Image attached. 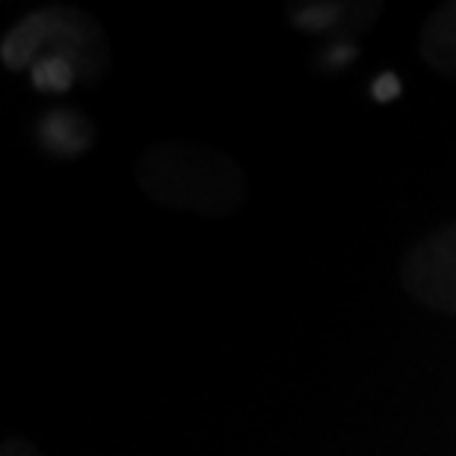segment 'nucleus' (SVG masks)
Wrapping results in <instances>:
<instances>
[{
    "mask_svg": "<svg viewBox=\"0 0 456 456\" xmlns=\"http://www.w3.org/2000/svg\"><path fill=\"white\" fill-rule=\"evenodd\" d=\"M406 294L433 312L456 317V223L415 243L400 267Z\"/></svg>",
    "mask_w": 456,
    "mask_h": 456,
    "instance_id": "7ed1b4c3",
    "label": "nucleus"
},
{
    "mask_svg": "<svg viewBox=\"0 0 456 456\" xmlns=\"http://www.w3.org/2000/svg\"><path fill=\"white\" fill-rule=\"evenodd\" d=\"M4 66L33 69L42 57L71 62L80 80L95 84L107 71V39L93 18L69 6H42L24 15L0 45Z\"/></svg>",
    "mask_w": 456,
    "mask_h": 456,
    "instance_id": "f03ea898",
    "label": "nucleus"
},
{
    "mask_svg": "<svg viewBox=\"0 0 456 456\" xmlns=\"http://www.w3.org/2000/svg\"><path fill=\"white\" fill-rule=\"evenodd\" d=\"M421 57L430 69L456 77V0L453 4H442L424 21Z\"/></svg>",
    "mask_w": 456,
    "mask_h": 456,
    "instance_id": "20e7f679",
    "label": "nucleus"
},
{
    "mask_svg": "<svg viewBox=\"0 0 456 456\" xmlns=\"http://www.w3.org/2000/svg\"><path fill=\"white\" fill-rule=\"evenodd\" d=\"M42 140L48 142L51 151L57 154H80L93 145V125L77 113H51L42 122Z\"/></svg>",
    "mask_w": 456,
    "mask_h": 456,
    "instance_id": "39448f33",
    "label": "nucleus"
},
{
    "mask_svg": "<svg viewBox=\"0 0 456 456\" xmlns=\"http://www.w3.org/2000/svg\"><path fill=\"white\" fill-rule=\"evenodd\" d=\"M0 456H42V451L36 448V444L24 442V439H6Z\"/></svg>",
    "mask_w": 456,
    "mask_h": 456,
    "instance_id": "1a4fd4ad",
    "label": "nucleus"
},
{
    "mask_svg": "<svg viewBox=\"0 0 456 456\" xmlns=\"http://www.w3.org/2000/svg\"><path fill=\"white\" fill-rule=\"evenodd\" d=\"M30 75H33V86L39 93H69L71 84L77 80L75 66L62 57H42L30 69Z\"/></svg>",
    "mask_w": 456,
    "mask_h": 456,
    "instance_id": "423d86ee",
    "label": "nucleus"
},
{
    "mask_svg": "<svg viewBox=\"0 0 456 456\" xmlns=\"http://www.w3.org/2000/svg\"><path fill=\"white\" fill-rule=\"evenodd\" d=\"M400 95V77L391 75V71H386V75H379L377 80H373V98L382 104L395 102V98Z\"/></svg>",
    "mask_w": 456,
    "mask_h": 456,
    "instance_id": "6e6552de",
    "label": "nucleus"
},
{
    "mask_svg": "<svg viewBox=\"0 0 456 456\" xmlns=\"http://www.w3.org/2000/svg\"><path fill=\"white\" fill-rule=\"evenodd\" d=\"M145 196L172 211L202 216H232L246 202V175L223 151L193 142H158L134 167Z\"/></svg>",
    "mask_w": 456,
    "mask_h": 456,
    "instance_id": "f257e3e1",
    "label": "nucleus"
},
{
    "mask_svg": "<svg viewBox=\"0 0 456 456\" xmlns=\"http://www.w3.org/2000/svg\"><path fill=\"white\" fill-rule=\"evenodd\" d=\"M341 18L338 6L335 4H305L294 9V24L303 27V30H326Z\"/></svg>",
    "mask_w": 456,
    "mask_h": 456,
    "instance_id": "0eeeda50",
    "label": "nucleus"
}]
</instances>
